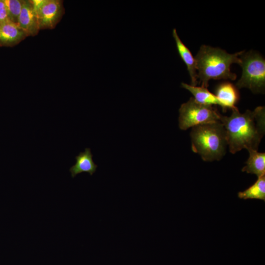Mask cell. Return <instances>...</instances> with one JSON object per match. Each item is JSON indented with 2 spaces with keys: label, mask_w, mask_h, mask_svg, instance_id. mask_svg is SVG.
Returning <instances> with one entry per match:
<instances>
[{
  "label": "cell",
  "mask_w": 265,
  "mask_h": 265,
  "mask_svg": "<svg viewBox=\"0 0 265 265\" xmlns=\"http://www.w3.org/2000/svg\"><path fill=\"white\" fill-rule=\"evenodd\" d=\"M18 25L28 36L38 34L40 28L36 11L31 0H23Z\"/></svg>",
  "instance_id": "52a82bcc"
},
{
  "label": "cell",
  "mask_w": 265,
  "mask_h": 265,
  "mask_svg": "<svg viewBox=\"0 0 265 265\" xmlns=\"http://www.w3.org/2000/svg\"><path fill=\"white\" fill-rule=\"evenodd\" d=\"M10 21L6 5L3 0H0V25Z\"/></svg>",
  "instance_id": "2e32d148"
},
{
  "label": "cell",
  "mask_w": 265,
  "mask_h": 265,
  "mask_svg": "<svg viewBox=\"0 0 265 265\" xmlns=\"http://www.w3.org/2000/svg\"><path fill=\"white\" fill-rule=\"evenodd\" d=\"M242 72L237 81V89L247 88L253 93H264L265 89V60L253 51L244 52L239 56Z\"/></svg>",
  "instance_id": "277c9868"
},
{
  "label": "cell",
  "mask_w": 265,
  "mask_h": 265,
  "mask_svg": "<svg viewBox=\"0 0 265 265\" xmlns=\"http://www.w3.org/2000/svg\"><path fill=\"white\" fill-rule=\"evenodd\" d=\"M3 1L7 8L10 21L18 25L23 0H3Z\"/></svg>",
  "instance_id": "9a60e30c"
},
{
  "label": "cell",
  "mask_w": 265,
  "mask_h": 265,
  "mask_svg": "<svg viewBox=\"0 0 265 265\" xmlns=\"http://www.w3.org/2000/svg\"><path fill=\"white\" fill-rule=\"evenodd\" d=\"M244 52L231 54L218 48L202 45L194 57L198 83L207 88L211 79L235 80L237 75L231 71L230 66L233 63L240 65L239 56Z\"/></svg>",
  "instance_id": "7a4b0ae2"
},
{
  "label": "cell",
  "mask_w": 265,
  "mask_h": 265,
  "mask_svg": "<svg viewBox=\"0 0 265 265\" xmlns=\"http://www.w3.org/2000/svg\"><path fill=\"white\" fill-rule=\"evenodd\" d=\"M93 155L90 148L85 149L84 152L80 153L75 157L76 164L69 169L72 178L82 172H86L92 175L98 167L93 160Z\"/></svg>",
  "instance_id": "8fae6325"
},
{
  "label": "cell",
  "mask_w": 265,
  "mask_h": 265,
  "mask_svg": "<svg viewBox=\"0 0 265 265\" xmlns=\"http://www.w3.org/2000/svg\"><path fill=\"white\" fill-rule=\"evenodd\" d=\"M181 86L189 91L197 102L205 105H218L221 107L223 111H226L227 109L215 95L209 91L207 88L192 86L184 82L181 83Z\"/></svg>",
  "instance_id": "30bf717a"
},
{
  "label": "cell",
  "mask_w": 265,
  "mask_h": 265,
  "mask_svg": "<svg viewBox=\"0 0 265 265\" xmlns=\"http://www.w3.org/2000/svg\"><path fill=\"white\" fill-rule=\"evenodd\" d=\"M179 112V127L181 130L216 122L219 121L220 115L215 106L200 104L193 97L182 104Z\"/></svg>",
  "instance_id": "5b68a950"
},
{
  "label": "cell",
  "mask_w": 265,
  "mask_h": 265,
  "mask_svg": "<svg viewBox=\"0 0 265 265\" xmlns=\"http://www.w3.org/2000/svg\"><path fill=\"white\" fill-rule=\"evenodd\" d=\"M18 25L8 21L0 25V46L13 47L27 37Z\"/></svg>",
  "instance_id": "ba28073f"
},
{
  "label": "cell",
  "mask_w": 265,
  "mask_h": 265,
  "mask_svg": "<svg viewBox=\"0 0 265 265\" xmlns=\"http://www.w3.org/2000/svg\"><path fill=\"white\" fill-rule=\"evenodd\" d=\"M229 116L220 114L219 121L224 127L227 146L232 154L245 149L258 151L265 133V108L257 107L253 110L240 113L236 106Z\"/></svg>",
  "instance_id": "6da1fadb"
},
{
  "label": "cell",
  "mask_w": 265,
  "mask_h": 265,
  "mask_svg": "<svg viewBox=\"0 0 265 265\" xmlns=\"http://www.w3.org/2000/svg\"><path fill=\"white\" fill-rule=\"evenodd\" d=\"M191 149L205 161L219 160L226 152L225 130L220 121L192 127Z\"/></svg>",
  "instance_id": "3957f363"
},
{
  "label": "cell",
  "mask_w": 265,
  "mask_h": 265,
  "mask_svg": "<svg viewBox=\"0 0 265 265\" xmlns=\"http://www.w3.org/2000/svg\"><path fill=\"white\" fill-rule=\"evenodd\" d=\"M249 157L242 172L256 175L258 178L265 175V153L249 150Z\"/></svg>",
  "instance_id": "4fadbf2b"
},
{
  "label": "cell",
  "mask_w": 265,
  "mask_h": 265,
  "mask_svg": "<svg viewBox=\"0 0 265 265\" xmlns=\"http://www.w3.org/2000/svg\"><path fill=\"white\" fill-rule=\"evenodd\" d=\"M34 8L40 30L54 28L65 13L63 1L60 0H43L39 6Z\"/></svg>",
  "instance_id": "8992f818"
},
{
  "label": "cell",
  "mask_w": 265,
  "mask_h": 265,
  "mask_svg": "<svg viewBox=\"0 0 265 265\" xmlns=\"http://www.w3.org/2000/svg\"><path fill=\"white\" fill-rule=\"evenodd\" d=\"M172 35L175 40L178 53L186 66L191 79V85L196 86L198 84L196 62L189 49L183 43L177 30L174 28Z\"/></svg>",
  "instance_id": "9c48e42d"
},
{
  "label": "cell",
  "mask_w": 265,
  "mask_h": 265,
  "mask_svg": "<svg viewBox=\"0 0 265 265\" xmlns=\"http://www.w3.org/2000/svg\"><path fill=\"white\" fill-rule=\"evenodd\" d=\"M238 197L244 200L259 199L265 201V175L258 177L252 186L243 191L238 192Z\"/></svg>",
  "instance_id": "5bb4252c"
},
{
  "label": "cell",
  "mask_w": 265,
  "mask_h": 265,
  "mask_svg": "<svg viewBox=\"0 0 265 265\" xmlns=\"http://www.w3.org/2000/svg\"><path fill=\"white\" fill-rule=\"evenodd\" d=\"M215 96L226 109L235 108L239 97L236 86L229 82H224L218 85L215 90Z\"/></svg>",
  "instance_id": "7c38bea8"
}]
</instances>
